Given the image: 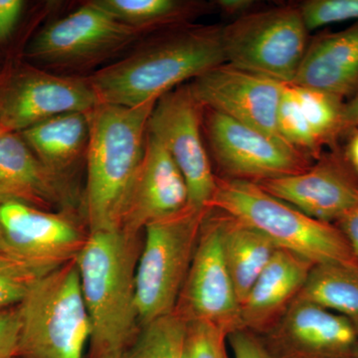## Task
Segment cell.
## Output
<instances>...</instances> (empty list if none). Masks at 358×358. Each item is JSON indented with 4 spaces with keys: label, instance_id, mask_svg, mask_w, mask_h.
<instances>
[{
    "label": "cell",
    "instance_id": "obj_1",
    "mask_svg": "<svg viewBox=\"0 0 358 358\" xmlns=\"http://www.w3.org/2000/svg\"><path fill=\"white\" fill-rule=\"evenodd\" d=\"M140 235L122 229L89 233L76 257L91 320L88 358L126 357L140 334L136 300Z\"/></svg>",
    "mask_w": 358,
    "mask_h": 358
},
{
    "label": "cell",
    "instance_id": "obj_2",
    "mask_svg": "<svg viewBox=\"0 0 358 358\" xmlns=\"http://www.w3.org/2000/svg\"><path fill=\"white\" fill-rule=\"evenodd\" d=\"M226 63L222 27L176 29L87 78L100 103L134 108Z\"/></svg>",
    "mask_w": 358,
    "mask_h": 358
},
{
    "label": "cell",
    "instance_id": "obj_3",
    "mask_svg": "<svg viewBox=\"0 0 358 358\" xmlns=\"http://www.w3.org/2000/svg\"><path fill=\"white\" fill-rule=\"evenodd\" d=\"M155 103L134 108L99 103L87 113L84 208L89 233L120 229L122 210L145 154L148 120Z\"/></svg>",
    "mask_w": 358,
    "mask_h": 358
},
{
    "label": "cell",
    "instance_id": "obj_4",
    "mask_svg": "<svg viewBox=\"0 0 358 358\" xmlns=\"http://www.w3.org/2000/svg\"><path fill=\"white\" fill-rule=\"evenodd\" d=\"M208 208L255 228L278 248L303 257L315 265L358 263L336 224L310 217L255 182L217 176Z\"/></svg>",
    "mask_w": 358,
    "mask_h": 358
},
{
    "label": "cell",
    "instance_id": "obj_5",
    "mask_svg": "<svg viewBox=\"0 0 358 358\" xmlns=\"http://www.w3.org/2000/svg\"><path fill=\"white\" fill-rule=\"evenodd\" d=\"M17 308L16 358H85L92 327L76 259L42 275Z\"/></svg>",
    "mask_w": 358,
    "mask_h": 358
},
{
    "label": "cell",
    "instance_id": "obj_6",
    "mask_svg": "<svg viewBox=\"0 0 358 358\" xmlns=\"http://www.w3.org/2000/svg\"><path fill=\"white\" fill-rule=\"evenodd\" d=\"M208 209L192 205L145 228L136 272L141 327L176 310Z\"/></svg>",
    "mask_w": 358,
    "mask_h": 358
},
{
    "label": "cell",
    "instance_id": "obj_7",
    "mask_svg": "<svg viewBox=\"0 0 358 358\" xmlns=\"http://www.w3.org/2000/svg\"><path fill=\"white\" fill-rule=\"evenodd\" d=\"M308 35L299 6L253 10L222 27L224 56L239 69L293 84Z\"/></svg>",
    "mask_w": 358,
    "mask_h": 358
},
{
    "label": "cell",
    "instance_id": "obj_8",
    "mask_svg": "<svg viewBox=\"0 0 358 358\" xmlns=\"http://www.w3.org/2000/svg\"><path fill=\"white\" fill-rule=\"evenodd\" d=\"M202 128L223 178L257 183L301 173L315 162L288 143L216 110L203 109Z\"/></svg>",
    "mask_w": 358,
    "mask_h": 358
},
{
    "label": "cell",
    "instance_id": "obj_9",
    "mask_svg": "<svg viewBox=\"0 0 358 358\" xmlns=\"http://www.w3.org/2000/svg\"><path fill=\"white\" fill-rule=\"evenodd\" d=\"M185 322H205L226 336L242 329L241 306L223 254L219 211L209 208L176 310Z\"/></svg>",
    "mask_w": 358,
    "mask_h": 358
},
{
    "label": "cell",
    "instance_id": "obj_10",
    "mask_svg": "<svg viewBox=\"0 0 358 358\" xmlns=\"http://www.w3.org/2000/svg\"><path fill=\"white\" fill-rule=\"evenodd\" d=\"M201 106L187 84L169 92L155 103L148 131L157 138L180 169L189 192V204L207 209L217 185L205 147Z\"/></svg>",
    "mask_w": 358,
    "mask_h": 358
},
{
    "label": "cell",
    "instance_id": "obj_11",
    "mask_svg": "<svg viewBox=\"0 0 358 358\" xmlns=\"http://www.w3.org/2000/svg\"><path fill=\"white\" fill-rule=\"evenodd\" d=\"M141 33L90 1L41 30L28 54L39 62L58 67L87 65L121 50Z\"/></svg>",
    "mask_w": 358,
    "mask_h": 358
},
{
    "label": "cell",
    "instance_id": "obj_12",
    "mask_svg": "<svg viewBox=\"0 0 358 358\" xmlns=\"http://www.w3.org/2000/svg\"><path fill=\"white\" fill-rule=\"evenodd\" d=\"M285 85L223 63L195 78L187 87L203 109L216 110L286 143L278 129Z\"/></svg>",
    "mask_w": 358,
    "mask_h": 358
},
{
    "label": "cell",
    "instance_id": "obj_13",
    "mask_svg": "<svg viewBox=\"0 0 358 358\" xmlns=\"http://www.w3.org/2000/svg\"><path fill=\"white\" fill-rule=\"evenodd\" d=\"M257 185L310 217L327 223L336 222L358 201V176L338 150L320 155L301 173Z\"/></svg>",
    "mask_w": 358,
    "mask_h": 358
},
{
    "label": "cell",
    "instance_id": "obj_14",
    "mask_svg": "<svg viewBox=\"0 0 358 358\" xmlns=\"http://www.w3.org/2000/svg\"><path fill=\"white\" fill-rule=\"evenodd\" d=\"M0 224L13 255L49 272L75 260L89 235L65 211L14 202L0 205Z\"/></svg>",
    "mask_w": 358,
    "mask_h": 358
},
{
    "label": "cell",
    "instance_id": "obj_15",
    "mask_svg": "<svg viewBox=\"0 0 358 358\" xmlns=\"http://www.w3.org/2000/svg\"><path fill=\"white\" fill-rule=\"evenodd\" d=\"M264 343L270 358H353L358 331L346 317L296 299Z\"/></svg>",
    "mask_w": 358,
    "mask_h": 358
},
{
    "label": "cell",
    "instance_id": "obj_16",
    "mask_svg": "<svg viewBox=\"0 0 358 358\" xmlns=\"http://www.w3.org/2000/svg\"><path fill=\"white\" fill-rule=\"evenodd\" d=\"M88 80L30 72L18 78L0 99V124L7 133H21L67 113H87L99 105Z\"/></svg>",
    "mask_w": 358,
    "mask_h": 358
},
{
    "label": "cell",
    "instance_id": "obj_17",
    "mask_svg": "<svg viewBox=\"0 0 358 358\" xmlns=\"http://www.w3.org/2000/svg\"><path fill=\"white\" fill-rule=\"evenodd\" d=\"M180 169L157 138L147 134L145 154L122 210L120 229L138 235L148 224L189 206Z\"/></svg>",
    "mask_w": 358,
    "mask_h": 358
},
{
    "label": "cell",
    "instance_id": "obj_18",
    "mask_svg": "<svg viewBox=\"0 0 358 358\" xmlns=\"http://www.w3.org/2000/svg\"><path fill=\"white\" fill-rule=\"evenodd\" d=\"M22 203L48 210L71 208L74 192L68 176L54 173L18 133L0 134V205Z\"/></svg>",
    "mask_w": 358,
    "mask_h": 358
},
{
    "label": "cell",
    "instance_id": "obj_19",
    "mask_svg": "<svg viewBox=\"0 0 358 358\" xmlns=\"http://www.w3.org/2000/svg\"><path fill=\"white\" fill-rule=\"evenodd\" d=\"M294 86L317 90L345 101L358 91V21L343 31L308 42Z\"/></svg>",
    "mask_w": 358,
    "mask_h": 358
},
{
    "label": "cell",
    "instance_id": "obj_20",
    "mask_svg": "<svg viewBox=\"0 0 358 358\" xmlns=\"http://www.w3.org/2000/svg\"><path fill=\"white\" fill-rule=\"evenodd\" d=\"M315 264L278 249L241 303L242 329L266 331L300 294Z\"/></svg>",
    "mask_w": 358,
    "mask_h": 358
},
{
    "label": "cell",
    "instance_id": "obj_21",
    "mask_svg": "<svg viewBox=\"0 0 358 358\" xmlns=\"http://www.w3.org/2000/svg\"><path fill=\"white\" fill-rule=\"evenodd\" d=\"M20 134L42 164L54 173L68 176L86 157L89 124L84 113L56 115Z\"/></svg>",
    "mask_w": 358,
    "mask_h": 358
},
{
    "label": "cell",
    "instance_id": "obj_22",
    "mask_svg": "<svg viewBox=\"0 0 358 358\" xmlns=\"http://www.w3.org/2000/svg\"><path fill=\"white\" fill-rule=\"evenodd\" d=\"M219 213L224 258L241 306L279 248L260 231L224 212Z\"/></svg>",
    "mask_w": 358,
    "mask_h": 358
},
{
    "label": "cell",
    "instance_id": "obj_23",
    "mask_svg": "<svg viewBox=\"0 0 358 358\" xmlns=\"http://www.w3.org/2000/svg\"><path fill=\"white\" fill-rule=\"evenodd\" d=\"M296 299L343 315L358 331V263L315 264Z\"/></svg>",
    "mask_w": 358,
    "mask_h": 358
},
{
    "label": "cell",
    "instance_id": "obj_24",
    "mask_svg": "<svg viewBox=\"0 0 358 358\" xmlns=\"http://www.w3.org/2000/svg\"><path fill=\"white\" fill-rule=\"evenodd\" d=\"M120 22L143 32L150 28L181 24L199 13V2L181 0H94Z\"/></svg>",
    "mask_w": 358,
    "mask_h": 358
},
{
    "label": "cell",
    "instance_id": "obj_25",
    "mask_svg": "<svg viewBox=\"0 0 358 358\" xmlns=\"http://www.w3.org/2000/svg\"><path fill=\"white\" fill-rule=\"evenodd\" d=\"M187 322L173 313L141 329L129 358H185Z\"/></svg>",
    "mask_w": 358,
    "mask_h": 358
},
{
    "label": "cell",
    "instance_id": "obj_26",
    "mask_svg": "<svg viewBox=\"0 0 358 358\" xmlns=\"http://www.w3.org/2000/svg\"><path fill=\"white\" fill-rule=\"evenodd\" d=\"M293 86L301 110L322 147L336 143L343 134L345 101L317 90Z\"/></svg>",
    "mask_w": 358,
    "mask_h": 358
},
{
    "label": "cell",
    "instance_id": "obj_27",
    "mask_svg": "<svg viewBox=\"0 0 358 358\" xmlns=\"http://www.w3.org/2000/svg\"><path fill=\"white\" fill-rule=\"evenodd\" d=\"M278 129L282 140L313 160L319 159L322 145L306 119L293 85H285L279 110Z\"/></svg>",
    "mask_w": 358,
    "mask_h": 358
},
{
    "label": "cell",
    "instance_id": "obj_28",
    "mask_svg": "<svg viewBox=\"0 0 358 358\" xmlns=\"http://www.w3.org/2000/svg\"><path fill=\"white\" fill-rule=\"evenodd\" d=\"M48 273L20 257L0 252V310L20 305L33 284Z\"/></svg>",
    "mask_w": 358,
    "mask_h": 358
},
{
    "label": "cell",
    "instance_id": "obj_29",
    "mask_svg": "<svg viewBox=\"0 0 358 358\" xmlns=\"http://www.w3.org/2000/svg\"><path fill=\"white\" fill-rule=\"evenodd\" d=\"M299 8L308 32L334 23L358 20V0H308Z\"/></svg>",
    "mask_w": 358,
    "mask_h": 358
},
{
    "label": "cell",
    "instance_id": "obj_30",
    "mask_svg": "<svg viewBox=\"0 0 358 358\" xmlns=\"http://www.w3.org/2000/svg\"><path fill=\"white\" fill-rule=\"evenodd\" d=\"M226 338L222 331L208 322H188L185 358H221L226 350Z\"/></svg>",
    "mask_w": 358,
    "mask_h": 358
},
{
    "label": "cell",
    "instance_id": "obj_31",
    "mask_svg": "<svg viewBox=\"0 0 358 358\" xmlns=\"http://www.w3.org/2000/svg\"><path fill=\"white\" fill-rule=\"evenodd\" d=\"M20 333L17 306L0 310V358H16Z\"/></svg>",
    "mask_w": 358,
    "mask_h": 358
},
{
    "label": "cell",
    "instance_id": "obj_32",
    "mask_svg": "<svg viewBox=\"0 0 358 358\" xmlns=\"http://www.w3.org/2000/svg\"><path fill=\"white\" fill-rule=\"evenodd\" d=\"M229 339L234 358H270L262 341L246 329L231 334Z\"/></svg>",
    "mask_w": 358,
    "mask_h": 358
},
{
    "label": "cell",
    "instance_id": "obj_33",
    "mask_svg": "<svg viewBox=\"0 0 358 358\" xmlns=\"http://www.w3.org/2000/svg\"><path fill=\"white\" fill-rule=\"evenodd\" d=\"M358 262V201L336 222Z\"/></svg>",
    "mask_w": 358,
    "mask_h": 358
},
{
    "label": "cell",
    "instance_id": "obj_34",
    "mask_svg": "<svg viewBox=\"0 0 358 358\" xmlns=\"http://www.w3.org/2000/svg\"><path fill=\"white\" fill-rule=\"evenodd\" d=\"M22 7L23 2L20 0H0V41L6 39L13 31Z\"/></svg>",
    "mask_w": 358,
    "mask_h": 358
},
{
    "label": "cell",
    "instance_id": "obj_35",
    "mask_svg": "<svg viewBox=\"0 0 358 358\" xmlns=\"http://www.w3.org/2000/svg\"><path fill=\"white\" fill-rule=\"evenodd\" d=\"M216 6L224 14L240 17L253 11L255 1L253 0H219L216 2Z\"/></svg>",
    "mask_w": 358,
    "mask_h": 358
},
{
    "label": "cell",
    "instance_id": "obj_36",
    "mask_svg": "<svg viewBox=\"0 0 358 358\" xmlns=\"http://www.w3.org/2000/svg\"><path fill=\"white\" fill-rule=\"evenodd\" d=\"M355 129H358V91L345 103L343 134L350 133Z\"/></svg>",
    "mask_w": 358,
    "mask_h": 358
},
{
    "label": "cell",
    "instance_id": "obj_37",
    "mask_svg": "<svg viewBox=\"0 0 358 358\" xmlns=\"http://www.w3.org/2000/svg\"><path fill=\"white\" fill-rule=\"evenodd\" d=\"M345 155L348 164L358 176V129L350 131V141Z\"/></svg>",
    "mask_w": 358,
    "mask_h": 358
},
{
    "label": "cell",
    "instance_id": "obj_38",
    "mask_svg": "<svg viewBox=\"0 0 358 358\" xmlns=\"http://www.w3.org/2000/svg\"><path fill=\"white\" fill-rule=\"evenodd\" d=\"M0 252H6V253L13 254L11 253L10 248H9L8 243H7L6 235H4L1 224H0Z\"/></svg>",
    "mask_w": 358,
    "mask_h": 358
},
{
    "label": "cell",
    "instance_id": "obj_39",
    "mask_svg": "<svg viewBox=\"0 0 358 358\" xmlns=\"http://www.w3.org/2000/svg\"><path fill=\"white\" fill-rule=\"evenodd\" d=\"M221 358H228V355H227V352H226V350H224L222 357H221Z\"/></svg>",
    "mask_w": 358,
    "mask_h": 358
},
{
    "label": "cell",
    "instance_id": "obj_40",
    "mask_svg": "<svg viewBox=\"0 0 358 358\" xmlns=\"http://www.w3.org/2000/svg\"><path fill=\"white\" fill-rule=\"evenodd\" d=\"M353 358H358V346L357 350H355V357H353Z\"/></svg>",
    "mask_w": 358,
    "mask_h": 358
},
{
    "label": "cell",
    "instance_id": "obj_41",
    "mask_svg": "<svg viewBox=\"0 0 358 358\" xmlns=\"http://www.w3.org/2000/svg\"><path fill=\"white\" fill-rule=\"evenodd\" d=\"M4 133L3 129H2L1 124H0V134Z\"/></svg>",
    "mask_w": 358,
    "mask_h": 358
},
{
    "label": "cell",
    "instance_id": "obj_42",
    "mask_svg": "<svg viewBox=\"0 0 358 358\" xmlns=\"http://www.w3.org/2000/svg\"><path fill=\"white\" fill-rule=\"evenodd\" d=\"M124 358H129L128 357H124Z\"/></svg>",
    "mask_w": 358,
    "mask_h": 358
}]
</instances>
